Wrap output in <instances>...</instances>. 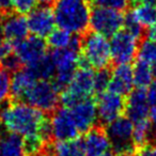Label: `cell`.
<instances>
[{
    "mask_svg": "<svg viewBox=\"0 0 156 156\" xmlns=\"http://www.w3.org/2000/svg\"><path fill=\"white\" fill-rule=\"evenodd\" d=\"M5 130L20 135L27 156L42 153L51 141L48 113L20 101L9 102L0 111Z\"/></svg>",
    "mask_w": 156,
    "mask_h": 156,
    "instance_id": "6da1fadb",
    "label": "cell"
},
{
    "mask_svg": "<svg viewBox=\"0 0 156 156\" xmlns=\"http://www.w3.org/2000/svg\"><path fill=\"white\" fill-rule=\"evenodd\" d=\"M90 7V0H55L52 11L56 25L73 34H83L89 29Z\"/></svg>",
    "mask_w": 156,
    "mask_h": 156,
    "instance_id": "7a4b0ae2",
    "label": "cell"
},
{
    "mask_svg": "<svg viewBox=\"0 0 156 156\" xmlns=\"http://www.w3.org/2000/svg\"><path fill=\"white\" fill-rule=\"evenodd\" d=\"M110 63L111 54L108 37L93 30H87L80 34V56L78 66L100 69L109 67Z\"/></svg>",
    "mask_w": 156,
    "mask_h": 156,
    "instance_id": "3957f363",
    "label": "cell"
},
{
    "mask_svg": "<svg viewBox=\"0 0 156 156\" xmlns=\"http://www.w3.org/2000/svg\"><path fill=\"white\" fill-rule=\"evenodd\" d=\"M90 96H95L94 71L89 66H78L69 85L61 91L60 103L64 107H71Z\"/></svg>",
    "mask_w": 156,
    "mask_h": 156,
    "instance_id": "277c9868",
    "label": "cell"
},
{
    "mask_svg": "<svg viewBox=\"0 0 156 156\" xmlns=\"http://www.w3.org/2000/svg\"><path fill=\"white\" fill-rule=\"evenodd\" d=\"M61 90L49 79H37L27 90L20 102L27 103L46 113H51L59 107Z\"/></svg>",
    "mask_w": 156,
    "mask_h": 156,
    "instance_id": "5b68a950",
    "label": "cell"
},
{
    "mask_svg": "<svg viewBox=\"0 0 156 156\" xmlns=\"http://www.w3.org/2000/svg\"><path fill=\"white\" fill-rule=\"evenodd\" d=\"M105 132L110 141L111 151L117 156H133L135 154L134 124L127 117H119L118 119L106 124Z\"/></svg>",
    "mask_w": 156,
    "mask_h": 156,
    "instance_id": "8992f818",
    "label": "cell"
},
{
    "mask_svg": "<svg viewBox=\"0 0 156 156\" xmlns=\"http://www.w3.org/2000/svg\"><path fill=\"white\" fill-rule=\"evenodd\" d=\"M49 54L55 65L52 81L62 91L69 85L74 73L78 69L80 48L69 46L63 49H54Z\"/></svg>",
    "mask_w": 156,
    "mask_h": 156,
    "instance_id": "52a82bcc",
    "label": "cell"
},
{
    "mask_svg": "<svg viewBox=\"0 0 156 156\" xmlns=\"http://www.w3.org/2000/svg\"><path fill=\"white\" fill-rule=\"evenodd\" d=\"M124 12L103 7H94L90 14L89 27L95 32L111 37L123 28Z\"/></svg>",
    "mask_w": 156,
    "mask_h": 156,
    "instance_id": "ba28073f",
    "label": "cell"
},
{
    "mask_svg": "<svg viewBox=\"0 0 156 156\" xmlns=\"http://www.w3.org/2000/svg\"><path fill=\"white\" fill-rule=\"evenodd\" d=\"M110 44L111 61L115 64H130L136 59L139 48V40L136 37L121 29L111 37Z\"/></svg>",
    "mask_w": 156,
    "mask_h": 156,
    "instance_id": "9c48e42d",
    "label": "cell"
},
{
    "mask_svg": "<svg viewBox=\"0 0 156 156\" xmlns=\"http://www.w3.org/2000/svg\"><path fill=\"white\" fill-rule=\"evenodd\" d=\"M95 98L98 105V118L102 125L110 123L125 113L126 96L106 90Z\"/></svg>",
    "mask_w": 156,
    "mask_h": 156,
    "instance_id": "30bf717a",
    "label": "cell"
},
{
    "mask_svg": "<svg viewBox=\"0 0 156 156\" xmlns=\"http://www.w3.org/2000/svg\"><path fill=\"white\" fill-rule=\"evenodd\" d=\"M13 50L24 66H31L47 55V44L43 37L32 34L16 43Z\"/></svg>",
    "mask_w": 156,
    "mask_h": 156,
    "instance_id": "8fae6325",
    "label": "cell"
},
{
    "mask_svg": "<svg viewBox=\"0 0 156 156\" xmlns=\"http://www.w3.org/2000/svg\"><path fill=\"white\" fill-rule=\"evenodd\" d=\"M71 117L80 134H85L98 122V105L95 96L83 98L67 107Z\"/></svg>",
    "mask_w": 156,
    "mask_h": 156,
    "instance_id": "7c38bea8",
    "label": "cell"
},
{
    "mask_svg": "<svg viewBox=\"0 0 156 156\" xmlns=\"http://www.w3.org/2000/svg\"><path fill=\"white\" fill-rule=\"evenodd\" d=\"M50 134L51 140L55 141H65L78 138L80 133L76 127L67 107H58L54 112H51Z\"/></svg>",
    "mask_w": 156,
    "mask_h": 156,
    "instance_id": "4fadbf2b",
    "label": "cell"
},
{
    "mask_svg": "<svg viewBox=\"0 0 156 156\" xmlns=\"http://www.w3.org/2000/svg\"><path fill=\"white\" fill-rule=\"evenodd\" d=\"M26 18L29 31L40 37H47L56 26L54 11L49 5L42 3V5L34 7Z\"/></svg>",
    "mask_w": 156,
    "mask_h": 156,
    "instance_id": "5bb4252c",
    "label": "cell"
},
{
    "mask_svg": "<svg viewBox=\"0 0 156 156\" xmlns=\"http://www.w3.org/2000/svg\"><path fill=\"white\" fill-rule=\"evenodd\" d=\"M0 26L2 29L5 40L15 45L28 37L29 29L27 18L23 14L12 11L0 17Z\"/></svg>",
    "mask_w": 156,
    "mask_h": 156,
    "instance_id": "9a60e30c",
    "label": "cell"
},
{
    "mask_svg": "<svg viewBox=\"0 0 156 156\" xmlns=\"http://www.w3.org/2000/svg\"><path fill=\"white\" fill-rule=\"evenodd\" d=\"M85 156H104L111 151L105 128L103 125H94L85 133L81 139Z\"/></svg>",
    "mask_w": 156,
    "mask_h": 156,
    "instance_id": "2e32d148",
    "label": "cell"
},
{
    "mask_svg": "<svg viewBox=\"0 0 156 156\" xmlns=\"http://www.w3.org/2000/svg\"><path fill=\"white\" fill-rule=\"evenodd\" d=\"M150 105L147 100L145 89L136 88L126 96L125 115L134 123L149 119Z\"/></svg>",
    "mask_w": 156,
    "mask_h": 156,
    "instance_id": "e0dca14e",
    "label": "cell"
},
{
    "mask_svg": "<svg viewBox=\"0 0 156 156\" xmlns=\"http://www.w3.org/2000/svg\"><path fill=\"white\" fill-rule=\"evenodd\" d=\"M133 67L130 64H118L111 71V78L107 90L120 95L127 96L133 90Z\"/></svg>",
    "mask_w": 156,
    "mask_h": 156,
    "instance_id": "ac0fdd59",
    "label": "cell"
},
{
    "mask_svg": "<svg viewBox=\"0 0 156 156\" xmlns=\"http://www.w3.org/2000/svg\"><path fill=\"white\" fill-rule=\"evenodd\" d=\"M35 80H37L35 75L27 66L20 67V69L13 72V76L11 78V91H10L12 100L22 101L27 90L33 85Z\"/></svg>",
    "mask_w": 156,
    "mask_h": 156,
    "instance_id": "d6986e66",
    "label": "cell"
},
{
    "mask_svg": "<svg viewBox=\"0 0 156 156\" xmlns=\"http://www.w3.org/2000/svg\"><path fill=\"white\" fill-rule=\"evenodd\" d=\"M46 156H85L81 139H72L65 141L52 140L44 150Z\"/></svg>",
    "mask_w": 156,
    "mask_h": 156,
    "instance_id": "ffe728a7",
    "label": "cell"
},
{
    "mask_svg": "<svg viewBox=\"0 0 156 156\" xmlns=\"http://www.w3.org/2000/svg\"><path fill=\"white\" fill-rule=\"evenodd\" d=\"M0 156H27L22 137L8 130L0 133Z\"/></svg>",
    "mask_w": 156,
    "mask_h": 156,
    "instance_id": "44dd1931",
    "label": "cell"
},
{
    "mask_svg": "<svg viewBox=\"0 0 156 156\" xmlns=\"http://www.w3.org/2000/svg\"><path fill=\"white\" fill-rule=\"evenodd\" d=\"M153 78L154 73L152 65L141 59H137L133 67V80L136 88L147 89L153 81Z\"/></svg>",
    "mask_w": 156,
    "mask_h": 156,
    "instance_id": "7402d4cb",
    "label": "cell"
},
{
    "mask_svg": "<svg viewBox=\"0 0 156 156\" xmlns=\"http://www.w3.org/2000/svg\"><path fill=\"white\" fill-rule=\"evenodd\" d=\"M133 14L143 27L149 28L156 22V5L141 2L133 7Z\"/></svg>",
    "mask_w": 156,
    "mask_h": 156,
    "instance_id": "603a6c76",
    "label": "cell"
},
{
    "mask_svg": "<svg viewBox=\"0 0 156 156\" xmlns=\"http://www.w3.org/2000/svg\"><path fill=\"white\" fill-rule=\"evenodd\" d=\"M46 44L52 49H63L71 45L73 41L74 34L64 29H54L49 34L47 35Z\"/></svg>",
    "mask_w": 156,
    "mask_h": 156,
    "instance_id": "cb8c5ba5",
    "label": "cell"
},
{
    "mask_svg": "<svg viewBox=\"0 0 156 156\" xmlns=\"http://www.w3.org/2000/svg\"><path fill=\"white\" fill-rule=\"evenodd\" d=\"M138 58L147 62L152 67L156 65V42L142 39L138 48Z\"/></svg>",
    "mask_w": 156,
    "mask_h": 156,
    "instance_id": "d4e9b609",
    "label": "cell"
},
{
    "mask_svg": "<svg viewBox=\"0 0 156 156\" xmlns=\"http://www.w3.org/2000/svg\"><path fill=\"white\" fill-rule=\"evenodd\" d=\"M123 27L126 31L132 33L134 37H136L139 41L143 39L144 35V27L137 20V18L134 16L132 11L124 13V23Z\"/></svg>",
    "mask_w": 156,
    "mask_h": 156,
    "instance_id": "484cf974",
    "label": "cell"
},
{
    "mask_svg": "<svg viewBox=\"0 0 156 156\" xmlns=\"http://www.w3.org/2000/svg\"><path fill=\"white\" fill-rule=\"evenodd\" d=\"M111 78V69L110 67H104V69H98V72H94V94L103 93L108 88L109 81Z\"/></svg>",
    "mask_w": 156,
    "mask_h": 156,
    "instance_id": "4316f807",
    "label": "cell"
},
{
    "mask_svg": "<svg viewBox=\"0 0 156 156\" xmlns=\"http://www.w3.org/2000/svg\"><path fill=\"white\" fill-rule=\"evenodd\" d=\"M92 7H103L108 9L118 10V11H126L129 7L128 0H90Z\"/></svg>",
    "mask_w": 156,
    "mask_h": 156,
    "instance_id": "83f0119b",
    "label": "cell"
},
{
    "mask_svg": "<svg viewBox=\"0 0 156 156\" xmlns=\"http://www.w3.org/2000/svg\"><path fill=\"white\" fill-rule=\"evenodd\" d=\"M11 91V76L10 72L0 67V104L5 103L10 96Z\"/></svg>",
    "mask_w": 156,
    "mask_h": 156,
    "instance_id": "f1b7e54d",
    "label": "cell"
},
{
    "mask_svg": "<svg viewBox=\"0 0 156 156\" xmlns=\"http://www.w3.org/2000/svg\"><path fill=\"white\" fill-rule=\"evenodd\" d=\"M39 0H12L13 11L18 14H28L34 7H37Z\"/></svg>",
    "mask_w": 156,
    "mask_h": 156,
    "instance_id": "f546056e",
    "label": "cell"
},
{
    "mask_svg": "<svg viewBox=\"0 0 156 156\" xmlns=\"http://www.w3.org/2000/svg\"><path fill=\"white\" fill-rule=\"evenodd\" d=\"M134 156H156V139L137 147Z\"/></svg>",
    "mask_w": 156,
    "mask_h": 156,
    "instance_id": "4dcf8cb0",
    "label": "cell"
},
{
    "mask_svg": "<svg viewBox=\"0 0 156 156\" xmlns=\"http://www.w3.org/2000/svg\"><path fill=\"white\" fill-rule=\"evenodd\" d=\"M145 93H147V100L150 106L156 105V81H152L150 83Z\"/></svg>",
    "mask_w": 156,
    "mask_h": 156,
    "instance_id": "1f68e13d",
    "label": "cell"
},
{
    "mask_svg": "<svg viewBox=\"0 0 156 156\" xmlns=\"http://www.w3.org/2000/svg\"><path fill=\"white\" fill-rule=\"evenodd\" d=\"M13 11L12 0H0V14L1 16Z\"/></svg>",
    "mask_w": 156,
    "mask_h": 156,
    "instance_id": "d6a6232c",
    "label": "cell"
},
{
    "mask_svg": "<svg viewBox=\"0 0 156 156\" xmlns=\"http://www.w3.org/2000/svg\"><path fill=\"white\" fill-rule=\"evenodd\" d=\"M149 120L152 123L154 128H156V105L153 106H150V110H149Z\"/></svg>",
    "mask_w": 156,
    "mask_h": 156,
    "instance_id": "836d02e7",
    "label": "cell"
},
{
    "mask_svg": "<svg viewBox=\"0 0 156 156\" xmlns=\"http://www.w3.org/2000/svg\"><path fill=\"white\" fill-rule=\"evenodd\" d=\"M147 37L149 40H152V41L156 42V22L149 27V29H147Z\"/></svg>",
    "mask_w": 156,
    "mask_h": 156,
    "instance_id": "e575fe53",
    "label": "cell"
},
{
    "mask_svg": "<svg viewBox=\"0 0 156 156\" xmlns=\"http://www.w3.org/2000/svg\"><path fill=\"white\" fill-rule=\"evenodd\" d=\"M138 2H144V3H152V5H155L156 3V0H138Z\"/></svg>",
    "mask_w": 156,
    "mask_h": 156,
    "instance_id": "d590c367",
    "label": "cell"
},
{
    "mask_svg": "<svg viewBox=\"0 0 156 156\" xmlns=\"http://www.w3.org/2000/svg\"><path fill=\"white\" fill-rule=\"evenodd\" d=\"M40 2L43 3V5H51V3H54L55 0H39Z\"/></svg>",
    "mask_w": 156,
    "mask_h": 156,
    "instance_id": "8d00e7d4",
    "label": "cell"
},
{
    "mask_svg": "<svg viewBox=\"0 0 156 156\" xmlns=\"http://www.w3.org/2000/svg\"><path fill=\"white\" fill-rule=\"evenodd\" d=\"M104 156H117V155H115V153H113V152H112V151H109V152H108V153H107V154H106V155H104Z\"/></svg>",
    "mask_w": 156,
    "mask_h": 156,
    "instance_id": "74e56055",
    "label": "cell"
},
{
    "mask_svg": "<svg viewBox=\"0 0 156 156\" xmlns=\"http://www.w3.org/2000/svg\"><path fill=\"white\" fill-rule=\"evenodd\" d=\"M30 156H46V154H45V152H42V153L35 154V155H30Z\"/></svg>",
    "mask_w": 156,
    "mask_h": 156,
    "instance_id": "f35d334b",
    "label": "cell"
},
{
    "mask_svg": "<svg viewBox=\"0 0 156 156\" xmlns=\"http://www.w3.org/2000/svg\"><path fill=\"white\" fill-rule=\"evenodd\" d=\"M153 73H154V77L156 78V65L155 66H153Z\"/></svg>",
    "mask_w": 156,
    "mask_h": 156,
    "instance_id": "ab89813d",
    "label": "cell"
},
{
    "mask_svg": "<svg viewBox=\"0 0 156 156\" xmlns=\"http://www.w3.org/2000/svg\"><path fill=\"white\" fill-rule=\"evenodd\" d=\"M0 123H1V118H0Z\"/></svg>",
    "mask_w": 156,
    "mask_h": 156,
    "instance_id": "60d3db41",
    "label": "cell"
},
{
    "mask_svg": "<svg viewBox=\"0 0 156 156\" xmlns=\"http://www.w3.org/2000/svg\"><path fill=\"white\" fill-rule=\"evenodd\" d=\"M133 156H134V155H133Z\"/></svg>",
    "mask_w": 156,
    "mask_h": 156,
    "instance_id": "b9f144b4",
    "label": "cell"
}]
</instances>
